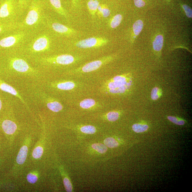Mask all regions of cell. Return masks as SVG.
I'll return each instance as SVG.
<instances>
[{"label":"cell","mask_w":192,"mask_h":192,"mask_svg":"<svg viewBox=\"0 0 192 192\" xmlns=\"http://www.w3.org/2000/svg\"><path fill=\"white\" fill-rule=\"evenodd\" d=\"M148 126L147 125L136 123L132 126V128L134 132L136 133H142L148 130Z\"/></svg>","instance_id":"obj_24"},{"label":"cell","mask_w":192,"mask_h":192,"mask_svg":"<svg viewBox=\"0 0 192 192\" xmlns=\"http://www.w3.org/2000/svg\"><path fill=\"white\" fill-rule=\"evenodd\" d=\"M32 0H17L21 18L27 12Z\"/></svg>","instance_id":"obj_16"},{"label":"cell","mask_w":192,"mask_h":192,"mask_svg":"<svg viewBox=\"0 0 192 192\" xmlns=\"http://www.w3.org/2000/svg\"><path fill=\"white\" fill-rule=\"evenodd\" d=\"M92 147L100 153L103 154L107 151V148L106 145L100 143H94L92 145Z\"/></svg>","instance_id":"obj_26"},{"label":"cell","mask_w":192,"mask_h":192,"mask_svg":"<svg viewBox=\"0 0 192 192\" xmlns=\"http://www.w3.org/2000/svg\"><path fill=\"white\" fill-rule=\"evenodd\" d=\"M21 18L17 0H0V22L17 23Z\"/></svg>","instance_id":"obj_7"},{"label":"cell","mask_w":192,"mask_h":192,"mask_svg":"<svg viewBox=\"0 0 192 192\" xmlns=\"http://www.w3.org/2000/svg\"><path fill=\"white\" fill-rule=\"evenodd\" d=\"M183 8L185 13L187 17L189 18H192V11L190 7L186 5H184Z\"/></svg>","instance_id":"obj_34"},{"label":"cell","mask_w":192,"mask_h":192,"mask_svg":"<svg viewBox=\"0 0 192 192\" xmlns=\"http://www.w3.org/2000/svg\"><path fill=\"white\" fill-rule=\"evenodd\" d=\"M0 89L3 91L6 92L11 94L12 95L16 97L22 102L23 104L25 105V106H28V104L26 103L23 97L13 87L0 80Z\"/></svg>","instance_id":"obj_14"},{"label":"cell","mask_w":192,"mask_h":192,"mask_svg":"<svg viewBox=\"0 0 192 192\" xmlns=\"http://www.w3.org/2000/svg\"><path fill=\"white\" fill-rule=\"evenodd\" d=\"M77 60V58L70 54H54L37 57L30 61L45 73L47 70L72 65Z\"/></svg>","instance_id":"obj_4"},{"label":"cell","mask_w":192,"mask_h":192,"mask_svg":"<svg viewBox=\"0 0 192 192\" xmlns=\"http://www.w3.org/2000/svg\"><path fill=\"white\" fill-rule=\"evenodd\" d=\"M40 98L42 101L45 105L51 111L54 112H59L63 109L62 105L56 99L47 96L43 92H40Z\"/></svg>","instance_id":"obj_12"},{"label":"cell","mask_w":192,"mask_h":192,"mask_svg":"<svg viewBox=\"0 0 192 192\" xmlns=\"http://www.w3.org/2000/svg\"><path fill=\"white\" fill-rule=\"evenodd\" d=\"M43 149L42 147H37L34 149L33 153V156L35 159L40 158L43 153Z\"/></svg>","instance_id":"obj_30"},{"label":"cell","mask_w":192,"mask_h":192,"mask_svg":"<svg viewBox=\"0 0 192 192\" xmlns=\"http://www.w3.org/2000/svg\"><path fill=\"white\" fill-rule=\"evenodd\" d=\"M2 101L1 99H0V110H1L2 108Z\"/></svg>","instance_id":"obj_37"},{"label":"cell","mask_w":192,"mask_h":192,"mask_svg":"<svg viewBox=\"0 0 192 192\" xmlns=\"http://www.w3.org/2000/svg\"><path fill=\"white\" fill-rule=\"evenodd\" d=\"M100 3L98 0H89L88 2V8L92 16H95Z\"/></svg>","instance_id":"obj_19"},{"label":"cell","mask_w":192,"mask_h":192,"mask_svg":"<svg viewBox=\"0 0 192 192\" xmlns=\"http://www.w3.org/2000/svg\"><path fill=\"white\" fill-rule=\"evenodd\" d=\"M6 56L5 66L15 76L16 79H24L40 83L45 79V73L33 66L29 60L19 51L7 52Z\"/></svg>","instance_id":"obj_2"},{"label":"cell","mask_w":192,"mask_h":192,"mask_svg":"<svg viewBox=\"0 0 192 192\" xmlns=\"http://www.w3.org/2000/svg\"><path fill=\"white\" fill-rule=\"evenodd\" d=\"M56 37L44 28L33 32L19 50L28 60L54 54L56 51Z\"/></svg>","instance_id":"obj_1"},{"label":"cell","mask_w":192,"mask_h":192,"mask_svg":"<svg viewBox=\"0 0 192 192\" xmlns=\"http://www.w3.org/2000/svg\"><path fill=\"white\" fill-rule=\"evenodd\" d=\"M80 131L83 133L87 134H93L96 132V128L91 125L83 126L80 128Z\"/></svg>","instance_id":"obj_27"},{"label":"cell","mask_w":192,"mask_h":192,"mask_svg":"<svg viewBox=\"0 0 192 192\" xmlns=\"http://www.w3.org/2000/svg\"><path fill=\"white\" fill-rule=\"evenodd\" d=\"M2 128L5 133L8 135H12L17 130V126L16 123L13 121L6 120L3 122Z\"/></svg>","instance_id":"obj_15"},{"label":"cell","mask_w":192,"mask_h":192,"mask_svg":"<svg viewBox=\"0 0 192 192\" xmlns=\"http://www.w3.org/2000/svg\"><path fill=\"white\" fill-rule=\"evenodd\" d=\"M105 145L109 148H114L119 146V143L115 139L109 138L105 139L104 141Z\"/></svg>","instance_id":"obj_25"},{"label":"cell","mask_w":192,"mask_h":192,"mask_svg":"<svg viewBox=\"0 0 192 192\" xmlns=\"http://www.w3.org/2000/svg\"><path fill=\"white\" fill-rule=\"evenodd\" d=\"M45 27L56 37H70L76 33L74 29L56 22L48 15L46 18Z\"/></svg>","instance_id":"obj_8"},{"label":"cell","mask_w":192,"mask_h":192,"mask_svg":"<svg viewBox=\"0 0 192 192\" xmlns=\"http://www.w3.org/2000/svg\"><path fill=\"white\" fill-rule=\"evenodd\" d=\"M108 42L106 38L92 37L79 41L75 43V45L80 49L98 48L106 45Z\"/></svg>","instance_id":"obj_10"},{"label":"cell","mask_w":192,"mask_h":192,"mask_svg":"<svg viewBox=\"0 0 192 192\" xmlns=\"http://www.w3.org/2000/svg\"><path fill=\"white\" fill-rule=\"evenodd\" d=\"M113 57L111 56H105L98 60L88 63L76 69L70 70L67 73H83L94 71L111 61Z\"/></svg>","instance_id":"obj_9"},{"label":"cell","mask_w":192,"mask_h":192,"mask_svg":"<svg viewBox=\"0 0 192 192\" xmlns=\"http://www.w3.org/2000/svg\"><path fill=\"white\" fill-rule=\"evenodd\" d=\"M64 185L66 191L68 192H71L72 190V184L68 179L65 178L64 180Z\"/></svg>","instance_id":"obj_32"},{"label":"cell","mask_w":192,"mask_h":192,"mask_svg":"<svg viewBox=\"0 0 192 192\" xmlns=\"http://www.w3.org/2000/svg\"><path fill=\"white\" fill-rule=\"evenodd\" d=\"M162 92L158 87H156L153 89L151 93V98L153 101H156L161 95Z\"/></svg>","instance_id":"obj_29"},{"label":"cell","mask_w":192,"mask_h":192,"mask_svg":"<svg viewBox=\"0 0 192 192\" xmlns=\"http://www.w3.org/2000/svg\"><path fill=\"white\" fill-rule=\"evenodd\" d=\"M168 119L171 122L178 125H183L185 124V121L183 120L179 119L174 117L168 116Z\"/></svg>","instance_id":"obj_31"},{"label":"cell","mask_w":192,"mask_h":192,"mask_svg":"<svg viewBox=\"0 0 192 192\" xmlns=\"http://www.w3.org/2000/svg\"><path fill=\"white\" fill-rule=\"evenodd\" d=\"M27 179L29 183L31 184H34L38 181V178L35 175L30 173L28 175Z\"/></svg>","instance_id":"obj_33"},{"label":"cell","mask_w":192,"mask_h":192,"mask_svg":"<svg viewBox=\"0 0 192 192\" xmlns=\"http://www.w3.org/2000/svg\"><path fill=\"white\" fill-rule=\"evenodd\" d=\"M134 3L138 8L143 7L145 5V3L143 0H134Z\"/></svg>","instance_id":"obj_35"},{"label":"cell","mask_w":192,"mask_h":192,"mask_svg":"<svg viewBox=\"0 0 192 192\" xmlns=\"http://www.w3.org/2000/svg\"><path fill=\"white\" fill-rule=\"evenodd\" d=\"M96 13L100 17L106 18L110 15V11L106 5L103 4H100L97 9Z\"/></svg>","instance_id":"obj_20"},{"label":"cell","mask_w":192,"mask_h":192,"mask_svg":"<svg viewBox=\"0 0 192 192\" xmlns=\"http://www.w3.org/2000/svg\"><path fill=\"white\" fill-rule=\"evenodd\" d=\"M42 83L46 88L62 91H71L77 86V84L74 81L70 80L55 81L50 83L47 82V83Z\"/></svg>","instance_id":"obj_11"},{"label":"cell","mask_w":192,"mask_h":192,"mask_svg":"<svg viewBox=\"0 0 192 192\" xmlns=\"http://www.w3.org/2000/svg\"><path fill=\"white\" fill-rule=\"evenodd\" d=\"M106 116L107 119L109 122H114L119 119V114L117 112H110L107 113Z\"/></svg>","instance_id":"obj_28"},{"label":"cell","mask_w":192,"mask_h":192,"mask_svg":"<svg viewBox=\"0 0 192 192\" xmlns=\"http://www.w3.org/2000/svg\"><path fill=\"white\" fill-rule=\"evenodd\" d=\"M33 33L30 31L17 29L0 36V51L7 52L19 51Z\"/></svg>","instance_id":"obj_5"},{"label":"cell","mask_w":192,"mask_h":192,"mask_svg":"<svg viewBox=\"0 0 192 192\" xmlns=\"http://www.w3.org/2000/svg\"><path fill=\"white\" fill-rule=\"evenodd\" d=\"M80 106L84 109H89L98 106L96 101L92 99L88 98L84 99L80 103Z\"/></svg>","instance_id":"obj_18"},{"label":"cell","mask_w":192,"mask_h":192,"mask_svg":"<svg viewBox=\"0 0 192 192\" xmlns=\"http://www.w3.org/2000/svg\"><path fill=\"white\" fill-rule=\"evenodd\" d=\"M163 44V38L162 35H158L153 43V47L155 51H159L161 50Z\"/></svg>","instance_id":"obj_21"},{"label":"cell","mask_w":192,"mask_h":192,"mask_svg":"<svg viewBox=\"0 0 192 192\" xmlns=\"http://www.w3.org/2000/svg\"><path fill=\"white\" fill-rule=\"evenodd\" d=\"M72 1L73 7H77L78 0H72Z\"/></svg>","instance_id":"obj_36"},{"label":"cell","mask_w":192,"mask_h":192,"mask_svg":"<svg viewBox=\"0 0 192 192\" xmlns=\"http://www.w3.org/2000/svg\"><path fill=\"white\" fill-rule=\"evenodd\" d=\"M28 152V148L27 146H23L20 149L17 158V162L18 164L22 165L25 162L27 159Z\"/></svg>","instance_id":"obj_17"},{"label":"cell","mask_w":192,"mask_h":192,"mask_svg":"<svg viewBox=\"0 0 192 192\" xmlns=\"http://www.w3.org/2000/svg\"><path fill=\"white\" fill-rule=\"evenodd\" d=\"M47 7L46 0H32L25 17L18 23L17 29L33 33L45 28Z\"/></svg>","instance_id":"obj_3"},{"label":"cell","mask_w":192,"mask_h":192,"mask_svg":"<svg viewBox=\"0 0 192 192\" xmlns=\"http://www.w3.org/2000/svg\"><path fill=\"white\" fill-rule=\"evenodd\" d=\"M122 15L117 14L113 17L110 22V27L112 29L117 28L122 22Z\"/></svg>","instance_id":"obj_22"},{"label":"cell","mask_w":192,"mask_h":192,"mask_svg":"<svg viewBox=\"0 0 192 192\" xmlns=\"http://www.w3.org/2000/svg\"><path fill=\"white\" fill-rule=\"evenodd\" d=\"M48 7H50L60 16L68 20L69 15L67 10L63 7L60 0H46Z\"/></svg>","instance_id":"obj_13"},{"label":"cell","mask_w":192,"mask_h":192,"mask_svg":"<svg viewBox=\"0 0 192 192\" xmlns=\"http://www.w3.org/2000/svg\"><path fill=\"white\" fill-rule=\"evenodd\" d=\"M131 84L132 80L128 75H117L106 81L102 88L107 94H122L129 89Z\"/></svg>","instance_id":"obj_6"},{"label":"cell","mask_w":192,"mask_h":192,"mask_svg":"<svg viewBox=\"0 0 192 192\" xmlns=\"http://www.w3.org/2000/svg\"><path fill=\"white\" fill-rule=\"evenodd\" d=\"M143 23L141 20H139L134 23L133 29L134 34L136 36H138L143 30Z\"/></svg>","instance_id":"obj_23"}]
</instances>
